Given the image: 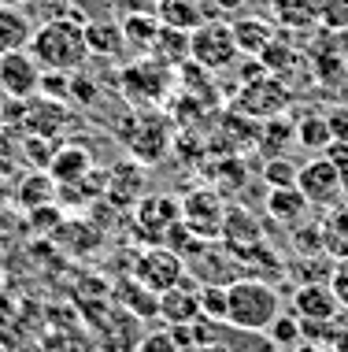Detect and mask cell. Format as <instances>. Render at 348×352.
<instances>
[{
	"label": "cell",
	"instance_id": "1",
	"mask_svg": "<svg viewBox=\"0 0 348 352\" xmlns=\"http://www.w3.org/2000/svg\"><path fill=\"white\" fill-rule=\"evenodd\" d=\"M30 56L41 63V71L78 74L89 63L86 23L78 15H52L30 37Z\"/></svg>",
	"mask_w": 348,
	"mask_h": 352
},
{
	"label": "cell",
	"instance_id": "2",
	"mask_svg": "<svg viewBox=\"0 0 348 352\" xmlns=\"http://www.w3.org/2000/svg\"><path fill=\"white\" fill-rule=\"evenodd\" d=\"M281 316V297L270 282L259 278H237L227 285V322L237 330H263Z\"/></svg>",
	"mask_w": 348,
	"mask_h": 352
},
{
	"label": "cell",
	"instance_id": "3",
	"mask_svg": "<svg viewBox=\"0 0 348 352\" xmlns=\"http://www.w3.org/2000/svg\"><path fill=\"white\" fill-rule=\"evenodd\" d=\"M174 67L159 63L156 56H137L119 71V93L137 108H152L174 89Z\"/></svg>",
	"mask_w": 348,
	"mask_h": 352
},
{
	"label": "cell",
	"instance_id": "4",
	"mask_svg": "<svg viewBox=\"0 0 348 352\" xmlns=\"http://www.w3.org/2000/svg\"><path fill=\"white\" fill-rule=\"evenodd\" d=\"M289 104H293V89L286 85V78H278V74H256L252 82L237 85V97H233V111H241L244 119H278L289 111Z\"/></svg>",
	"mask_w": 348,
	"mask_h": 352
},
{
	"label": "cell",
	"instance_id": "5",
	"mask_svg": "<svg viewBox=\"0 0 348 352\" xmlns=\"http://www.w3.org/2000/svg\"><path fill=\"white\" fill-rule=\"evenodd\" d=\"M237 45H233V30L227 19H211V23L196 26L189 34V63L204 67L208 74L230 71L233 60H237Z\"/></svg>",
	"mask_w": 348,
	"mask_h": 352
},
{
	"label": "cell",
	"instance_id": "6",
	"mask_svg": "<svg viewBox=\"0 0 348 352\" xmlns=\"http://www.w3.org/2000/svg\"><path fill=\"white\" fill-rule=\"evenodd\" d=\"M122 145L141 164H159L171 152V122L163 116H130L122 126Z\"/></svg>",
	"mask_w": 348,
	"mask_h": 352
},
{
	"label": "cell",
	"instance_id": "7",
	"mask_svg": "<svg viewBox=\"0 0 348 352\" xmlns=\"http://www.w3.org/2000/svg\"><path fill=\"white\" fill-rule=\"evenodd\" d=\"M297 189L304 193L308 204L323 208V212H330L334 204H341L345 193H348L345 182H341V175L330 167V160H326V156H315V160H308V164H300Z\"/></svg>",
	"mask_w": 348,
	"mask_h": 352
},
{
	"label": "cell",
	"instance_id": "8",
	"mask_svg": "<svg viewBox=\"0 0 348 352\" xmlns=\"http://www.w3.org/2000/svg\"><path fill=\"white\" fill-rule=\"evenodd\" d=\"M134 278L159 297V293L174 289L185 278V260L174 249H167V245H148L134 263Z\"/></svg>",
	"mask_w": 348,
	"mask_h": 352
},
{
	"label": "cell",
	"instance_id": "9",
	"mask_svg": "<svg viewBox=\"0 0 348 352\" xmlns=\"http://www.w3.org/2000/svg\"><path fill=\"white\" fill-rule=\"evenodd\" d=\"M182 223L200 237V241H215L222 237V223H227V201L219 197V189L204 186L193 189L182 201Z\"/></svg>",
	"mask_w": 348,
	"mask_h": 352
},
{
	"label": "cell",
	"instance_id": "10",
	"mask_svg": "<svg viewBox=\"0 0 348 352\" xmlns=\"http://www.w3.org/2000/svg\"><path fill=\"white\" fill-rule=\"evenodd\" d=\"M41 63L26 52H12V56H0V93L8 100H34L41 93Z\"/></svg>",
	"mask_w": 348,
	"mask_h": 352
},
{
	"label": "cell",
	"instance_id": "11",
	"mask_svg": "<svg viewBox=\"0 0 348 352\" xmlns=\"http://www.w3.org/2000/svg\"><path fill=\"white\" fill-rule=\"evenodd\" d=\"M293 316L300 322H308V327H326V322L337 319V311H341V304H337L330 282H304L293 289Z\"/></svg>",
	"mask_w": 348,
	"mask_h": 352
},
{
	"label": "cell",
	"instance_id": "12",
	"mask_svg": "<svg viewBox=\"0 0 348 352\" xmlns=\"http://www.w3.org/2000/svg\"><path fill=\"white\" fill-rule=\"evenodd\" d=\"M178 223H182V204L174 197H148L137 204V226L148 245H163Z\"/></svg>",
	"mask_w": 348,
	"mask_h": 352
},
{
	"label": "cell",
	"instance_id": "13",
	"mask_svg": "<svg viewBox=\"0 0 348 352\" xmlns=\"http://www.w3.org/2000/svg\"><path fill=\"white\" fill-rule=\"evenodd\" d=\"M156 19L163 26H174V30L193 34L196 26L219 19V12H215L211 0H159V4H156Z\"/></svg>",
	"mask_w": 348,
	"mask_h": 352
},
{
	"label": "cell",
	"instance_id": "14",
	"mask_svg": "<svg viewBox=\"0 0 348 352\" xmlns=\"http://www.w3.org/2000/svg\"><path fill=\"white\" fill-rule=\"evenodd\" d=\"M267 4H270V19H275L278 30H286V34L318 30L323 0H267Z\"/></svg>",
	"mask_w": 348,
	"mask_h": 352
},
{
	"label": "cell",
	"instance_id": "15",
	"mask_svg": "<svg viewBox=\"0 0 348 352\" xmlns=\"http://www.w3.org/2000/svg\"><path fill=\"white\" fill-rule=\"evenodd\" d=\"M37 30L34 15L19 4H0V56L12 52H26L30 49V37Z\"/></svg>",
	"mask_w": 348,
	"mask_h": 352
},
{
	"label": "cell",
	"instance_id": "16",
	"mask_svg": "<svg viewBox=\"0 0 348 352\" xmlns=\"http://www.w3.org/2000/svg\"><path fill=\"white\" fill-rule=\"evenodd\" d=\"M230 30H233V45H237L241 56H259L270 45V37L278 34L275 19H263V15H237L230 19Z\"/></svg>",
	"mask_w": 348,
	"mask_h": 352
},
{
	"label": "cell",
	"instance_id": "17",
	"mask_svg": "<svg viewBox=\"0 0 348 352\" xmlns=\"http://www.w3.org/2000/svg\"><path fill=\"white\" fill-rule=\"evenodd\" d=\"M200 289V285H196ZM196 289H185L182 282L174 285V289L159 293V319L167 322V327H189V322L200 319V297H196Z\"/></svg>",
	"mask_w": 348,
	"mask_h": 352
},
{
	"label": "cell",
	"instance_id": "18",
	"mask_svg": "<svg viewBox=\"0 0 348 352\" xmlns=\"http://www.w3.org/2000/svg\"><path fill=\"white\" fill-rule=\"evenodd\" d=\"M222 237L230 249H256L263 241V223L248 208H227V223H222Z\"/></svg>",
	"mask_w": 348,
	"mask_h": 352
},
{
	"label": "cell",
	"instance_id": "19",
	"mask_svg": "<svg viewBox=\"0 0 348 352\" xmlns=\"http://www.w3.org/2000/svg\"><path fill=\"white\" fill-rule=\"evenodd\" d=\"M49 175L56 186H74V182H86L89 175V152L82 145H63L56 148V156L49 160Z\"/></svg>",
	"mask_w": 348,
	"mask_h": 352
},
{
	"label": "cell",
	"instance_id": "20",
	"mask_svg": "<svg viewBox=\"0 0 348 352\" xmlns=\"http://www.w3.org/2000/svg\"><path fill=\"white\" fill-rule=\"evenodd\" d=\"M318 230H323L326 256H330V260H348V201L334 204L330 212H323Z\"/></svg>",
	"mask_w": 348,
	"mask_h": 352
},
{
	"label": "cell",
	"instance_id": "21",
	"mask_svg": "<svg viewBox=\"0 0 348 352\" xmlns=\"http://www.w3.org/2000/svg\"><path fill=\"white\" fill-rule=\"evenodd\" d=\"M86 45H89V56H100V60L122 56V49H126L122 26L111 23V19H86Z\"/></svg>",
	"mask_w": 348,
	"mask_h": 352
},
{
	"label": "cell",
	"instance_id": "22",
	"mask_svg": "<svg viewBox=\"0 0 348 352\" xmlns=\"http://www.w3.org/2000/svg\"><path fill=\"white\" fill-rule=\"evenodd\" d=\"M293 141H297V122H289L286 116H278V119H263V122H259L256 148H259L267 160L286 156V152L293 148Z\"/></svg>",
	"mask_w": 348,
	"mask_h": 352
},
{
	"label": "cell",
	"instance_id": "23",
	"mask_svg": "<svg viewBox=\"0 0 348 352\" xmlns=\"http://www.w3.org/2000/svg\"><path fill=\"white\" fill-rule=\"evenodd\" d=\"M119 26H122V41H126V49H134L137 56H148V52H152V41H156V34H159L156 12L126 15V19H119Z\"/></svg>",
	"mask_w": 348,
	"mask_h": 352
},
{
	"label": "cell",
	"instance_id": "24",
	"mask_svg": "<svg viewBox=\"0 0 348 352\" xmlns=\"http://www.w3.org/2000/svg\"><path fill=\"white\" fill-rule=\"evenodd\" d=\"M312 212V204L304 201V193L293 189H270L267 193V215L278 219L281 226H300V219Z\"/></svg>",
	"mask_w": 348,
	"mask_h": 352
},
{
	"label": "cell",
	"instance_id": "25",
	"mask_svg": "<svg viewBox=\"0 0 348 352\" xmlns=\"http://www.w3.org/2000/svg\"><path fill=\"white\" fill-rule=\"evenodd\" d=\"M159 63H167V67H182V63H189V34L185 30H174V26H163L159 23V34L152 41V52Z\"/></svg>",
	"mask_w": 348,
	"mask_h": 352
},
{
	"label": "cell",
	"instance_id": "26",
	"mask_svg": "<svg viewBox=\"0 0 348 352\" xmlns=\"http://www.w3.org/2000/svg\"><path fill=\"white\" fill-rule=\"evenodd\" d=\"M256 60L263 63V71H267V74H278V78H286V74L297 67L300 52H297L293 37H289L286 30H278L275 37H270V45L256 56Z\"/></svg>",
	"mask_w": 348,
	"mask_h": 352
},
{
	"label": "cell",
	"instance_id": "27",
	"mask_svg": "<svg viewBox=\"0 0 348 352\" xmlns=\"http://www.w3.org/2000/svg\"><path fill=\"white\" fill-rule=\"evenodd\" d=\"M52 193H56L52 175H41V170L26 175V178H23V186H19V201H23L26 212H41V208L52 201Z\"/></svg>",
	"mask_w": 348,
	"mask_h": 352
},
{
	"label": "cell",
	"instance_id": "28",
	"mask_svg": "<svg viewBox=\"0 0 348 352\" xmlns=\"http://www.w3.org/2000/svg\"><path fill=\"white\" fill-rule=\"evenodd\" d=\"M330 126H326V116H318V111H308V116H300L297 122V145H304L308 152H323L330 145Z\"/></svg>",
	"mask_w": 348,
	"mask_h": 352
},
{
	"label": "cell",
	"instance_id": "29",
	"mask_svg": "<svg viewBox=\"0 0 348 352\" xmlns=\"http://www.w3.org/2000/svg\"><path fill=\"white\" fill-rule=\"evenodd\" d=\"M119 297H126L122 304H126L134 316H145V319H152V316H159V297L152 289H145L137 278H130V282H122L119 285Z\"/></svg>",
	"mask_w": 348,
	"mask_h": 352
},
{
	"label": "cell",
	"instance_id": "30",
	"mask_svg": "<svg viewBox=\"0 0 348 352\" xmlns=\"http://www.w3.org/2000/svg\"><path fill=\"white\" fill-rule=\"evenodd\" d=\"M263 334L275 341V345H278L281 352H289V349H297L300 341H304V327H300V319L293 316V311H289V316L281 311V316H278L275 322H270V327L263 330Z\"/></svg>",
	"mask_w": 348,
	"mask_h": 352
},
{
	"label": "cell",
	"instance_id": "31",
	"mask_svg": "<svg viewBox=\"0 0 348 352\" xmlns=\"http://www.w3.org/2000/svg\"><path fill=\"white\" fill-rule=\"evenodd\" d=\"M297 164L289 156H275L263 164V182H267L270 189H293L297 186Z\"/></svg>",
	"mask_w": 348,
	"mask_h": 352
},
{
	"label": "cell",
	"instance_id": "32",
	"mask_svg": "<svg viewBox=\"0 0 348 352\" xmlns=\"http://www.w3.org/2000/svg\"><path fill=\"white\" fill-rule=\"evenodd\" d=\"M196 297H200V316H208L215 322H227V285H200L196 289Z\"/></svg>",
	"mask_w": 348,
	"mask_h": 352
},
{
	"label": "cell",
	"instance_id": "33",
	"mask_svg": "<svg viewBox=\"0 0 348 352\" xmlns=\"http://www.w3.org/2000/svg\"><path fill=\"white\" fill-rule=\"evenodd\" d=\"M23 164V141H15L8 130H0V182L12 178Z\"/></svg>",
	"mask_w": 348,
	"mask_h": 352
},
{
	"label": "cell",
	"instance_id": "34",
	"mask_svg": "<svg viewBox=\"0 0 348 352\" xmlns=\"http://www.w3.org/2000/svg\"><path fill=\"white\" fill-rule=\"evenodd\" d=\"M323 30L334 34H348V0H323V19H318Z\"/></svg>",
	"mask_w": 348,
	"mask_h": 352
},
{
	"label": "cell",
	"instance_id": "35",
	"mask_svg": "<svg viewBox=\"0 0 348 352\" xmlns=\"http://www.w3.org/2000/svg\"><path fill=\"white\" fill-rule=\"evenodd\" d=\"M134 352H182V345L174 341L171 330H152V334H145L137 341Z\"/></svg>",
	"mask_w": 348,
	"mask_h": 352
},
{
	"label": "cell",
	"instance_id": "36",
	"mask_svg": "<svg viewBox=\"0 0 348 352\" xmlns=\"http://www.w3.org/2000/svg\"><path fill=\"white\" fill-rule=\"evenodd\" d=\"M244 178H248V170H244V164H241V160H233V156H230L219 170H215V182H219L222 189H230V186H233V189H241V186H244Z\"/></svg>",
	"mask_w": 348,
	"mask_h": 352
},
{
	"label": "cell",
	"instance_id": "37",
	"mask_svg": "<svg viewBox=\"0 0 348 352\" xmlns=\"http://www.w3.org/2000/svg\"><path fill=\"white\" fill-rule=\"evenodd\" d=\"M323 156L330 160V167L341 175V182L348 189V141H330V145L323 148Z\"/></svg>",
	"mask_w": 348,
	"mask_h": 352
},
{
	"label": "cell",
	"instance_id": "38",
	"mask_svg": "<svg viewBox=\"0 0 348 352\" xmlns=\"http://www.w3.org/2000/svg\"><path fill=\"white\" fill-rule=\"evenodd\" d=\"M330 289H334L337 304H341V311H348V260H337V263H334Z\"/></svg>",
	"mask_w": 348,
	"mask_h": 352
},
{
	"label": "cell",
	"instance_id": "39",
	"mask_svg": "<svg viewBox=\"0 0 348 352\" xmlns=\"http://www.w3.org/2000/svg\"><path fill=\"white\" fill-rule=\"evenodd\" d=\"M326 126H330L334 141H348V104H337L326 111Z\"/></svg>",
	"mask_w": 348,
	"mask_h": 352
},
{
	"label": "cell",
	"instance_id": "40",
	"mask_svg": "<svg viewBox=\"0 0 348 352\" xmlns=\"http://www.w3.org/2000/svg\"><path fill=\"white\" fill-rule=\"evenodd\" d=\"M211 4H215V12H219V19H227V15H241L248 0H211Z\"/></svg>",
	"mask_w": 348,
	"mask_h": 352
},
{
	"label": "cell",
	"instance_id": "41",
	"mask_svg": "<svg viewBox=\"0 0 348 352\" xmlns=\"http://www.w3.org/2000/svg\"><path fill=\"white\" fill-rule=\"evenodd\" d=\"M289 352H337V349H330V345H323V341H300L297 349H289Z\"/></svg>",
	"mask_w": 348,
	"mask_h": 352
},
{
	"label": "cell",
	"instance_id": "42",
	"mask_svg": "<svg viewBox=\"0 0 348 352\" xmlns=\"http://www.w3.org/2000/svg\"><path fill=\"white\" fill-rule=\"evenodd\" d=\"M4 126H8V97L0 93V130H4Z\"/></svg>",
	"mask_w": 348,
	"mask_h": 352
},
{
	"label": "cell",
	"instance_id": "43",
	"mask_svg": "<svg viewBox=\"0 0 348 352\" xmlns=\"http://www.w3.org/2000/svg\"><path fill=\"white\" fill-rule=\"evenodd\" d=\"M193 352H227V349H222V345H215V341H211V345H200V349H193Z\"/></svg>",
	"mask_w": 348,
	"mask_h": 352
},
{
	"label": "cell",
	"instance_id": "44",
	"mask_svg": "<svg viewBox=\"0 0 348 352\" xmlns=\"http://www.w3.org/2000/svg\"><path fill=\"white\" fill-rule=\"evenodd\" d=\"M0 4H23V0H0Z\"/></svg>",
	"mask_w": 348,
	"mask_h": 352
},
{
	"label": "cell",
	"instance_id": "45",
	"mask_svg": "<svg viewBox=\"0 0 348 352\" xmlns=\"http://www.w3.org/2000/svg\"><path fill=\"white\" fill-rule=\"evenodd\" d=\"M145 4H152V8H156V4H159V0H145Z\"/></svg>",
	"mask_w": 348,
	"mask_h": 352
}]
</instances>
